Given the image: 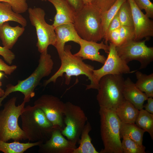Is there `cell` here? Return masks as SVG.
<instances>
[{"instance_id": "1", "label": "cell", "mask_w": 153, "mask_h": 153, "mask_svg": "<svg viewBox=\"0 0 153 153\" xmlns=\"http://www.w3.org/2000/svg\"><path fill=\"white\" fill-rule=\"evenodd\" d=\"M20 116L22 129L29 142L44 143L56 128L42 110L34 105L24 107Z\"/></svg>"}, {"instance_id": "2", "label": "cell", "mask_w": 153, "mask_h": 153, "mask_svg": "<svg viewBox=\"0 0 153 153\" xmlns=\"http://www.w3.org/2000/svg\"><path fill=\"white\" fill-rule=\"evenodd\" d=\"M71 48L70 45L65 46L64 52L59 57L61 60L60 67L53 75L44 81V86H46L51 82L55 83L58 78L62 77L63 74L65 73V84L66 85L69 84L72 76L85 75L90 81V84L86 86V90L94 89L93 76L94 67L84 63L81 57L73 54L71 52Z\"/></svg>"}, {"instance_id": "3", "label": "cell", "mask_w": 153, "mask_h": 153, "mask_svg": "<svg viewBox=\"0 0 153 153\" xmlns=\"http://www.w3.org/2000/svg\"><path fill=\"white\" fill-rule=\"evenodd\" d=\"M39 64L34 71L28 77L23 80L18 81L14 85L9 84L6 86L3 96L0 98V104L10 94L20 92L24 95V101L28 102L35 95L34 90L43 78L48 76L53 69L54 63L50 55L46 49L41 53Z\"/></svg>"}, {"instance_id": "4", "label": "cell", "mask_w": 153, "mask_h": 153, "mask_svg": "<svg viewBox=\"0 0 153 153\" xmlns=\"http://www.w3.org/2000/svg\"><path fill=\"white\" fill-rule=\"evenodd\" d=\"M73 24L79 36L84 40L96 42L104 38L101 12L91 3L75 12Z\"/></svg>"}, {"instance_id": "5", "label": "cell", "mask_w": 153, "mask_h": 153, "mask_svg": "<svg viewBox=\"0 0 153 153\" xmlns=\"http://www.w3.org/2000/svg\"><path fill=\"white\" fill-rule=\"evenodd\" d=\"M16 101V97L11 98L0 111V140L4 142H7L10 139L18 141L27 139L18 123V119L26 103L23 101L17 106Z\"/></svg>"}, {"instance_id": "6", "label": "cell", "mask_w": 153, "mask_h": 153, "mask_svg": "<svg viewBox=\"0 0 153 153\" xmlns=\"http://www.w3.org/2000/svg\"><path fill=\"white\" fill-rule=\"evenodd\" d=\"M100 132L104 148L100 153H123L120 129L121 122L114 111L100 107Z\"/></svg>"}, {"instance_id": "7", "label": "cell", "mask_w": 153, "mask_h": 153, "mask_svg": "<svg viewBox=\"0 0 153 153\" xmlns=\"http://www.w3.org/2000/svg\"><path fill=\"white\" fill-rule=\"evenodd\" d=\"M124 80L122 75H108L101 78L96 97L100 107L114 111L125 100L123 94Z\"/></svg>"}, {"instance_id": "8", "label": "cell", "mask_w": 153, "mask_h": 153, "mask_svg": "<svg viewBox=\"0 0 153 153\" xmlns=\"http://www.w3.org/2000/svg\"><path fill=\"white\" fill-rule=\"evenodd\" d=\"M63 114L65 127L61 131L62 135L76 145L88 119L84 111L79 106L70 102L65 103Z\"/></svg>"}, {"instance_id": "9", "label": "cell", "mask_w": 153, "mask_h": 153, "mask_svg": "<svg viewBox=\"0 0 153 153\" xmlns=\"http://www.w3.org/2000/svg\"><path fill=\"white\" fill-rule=\"evenodd\" d=\"M28 11L30 22L36 29L37 39L36 46L41 53L47 49L49 45L54 46L56 39L55 27L46 22L45 12L42 8H29Z\"/></svg>"}, {"instance_id": "10", "label": "cell", "mask_w": 153, "mask_h": 153, "mask_svg": "<svg viewBox=\"0 0 153 153\" xmlns=\"http://www.w3.org/2000/svg\"><path fill=\"white\" fill-rule=\"evenodd\" d=\"M146 41L131 40L116 46L118 56L127 64L135 60L140 63L139 69L145 68L153 60V47L147 46Z\"/></svg>"}, {"instance_id": "11", "label": "cell", "mask_w": 153, "mask_h": 153, "mask_svg": "<svg viewBox=\"0 0 153 153\" xmlns=\"http://www.w3.org/2000/svg\"><path fill=\"white\" fill-rule=\"evenodd\" d=\"M109 46L108 55L103 65L100 68L93 71L95 89L98 90L99 81L104 76L110 74L122 75L136 71H131L128 64L118 56L115 45L109 42Z\"/></svg>"}, {"instance_id": "12", "label": "cell", "mask_w": 153, "mask_h": 153, "mask_svg": "<svg viewBox=\"0 0 153 153\" xmlns=\"http://www.w3.org/2000/svg\"><path fill=\"white\" fill-rule=\"evenodd\" d=\"M34 105L42 110L55 128L61 131L64 126L63 116L65 103L56 96L44 94L35 101Z\"/></svg>"}, {"instance_id": "13", "label": "cell", "mask_w": 153, "mask_h": 153, "mask_svg": "<svg viewBox=\"0 0 153 153\" xmlns=\"http://www.w3.org/2000/svg\"><path fill=\"white\" fill-rule=\"evenodd\" d=\"M131 8L135 37L134 40L145 38L147 41L153 36V21L139 8L134 0H127Z\"/></svg>"}, {"instance_id": "14", "label": "cell", "mask_w": 153, "mask_h": 153, "mask_svg": "<svg viewBox=\"0 0 153 153\" xmlns=\"http://www.w3.org/2000/svg\"><path fill=\"white\" fill-rule=\"evenodd\" d=\"M39 146V152L42 153H72L76 148L64 137L58 128L54 129L48 139Z\"/></svg>"}, {"instance_id": "15", "label": "cell", "mask_w": 153, "mask_h": 153, "mask_svg": "<svg viewBox=\"0 0 153 153\" xmlns=\"http://www.w3.org/2000/svg\"><path fill=\"white\" fill-rule=\"evenodd\" d=\"M79 44L80 46L79 51L74 55L81 57L83 60H89L95 61L102 64L105 63L106 58L99 52L100 50H103L108 54L109 46L103 41L100 43L89 41L81 39Z\"/></svg>"}, {"instance_id": "16", "label": "cell", "mask_w": 153, "mask_h": 153, "mask_svg": "<svg viewBox=\"0 0 153 153\" xmlns=\"http://www.w3.org/2000/svg\"><path fill=\"white\" fill-rule=\"evenodd\" d=\"M56 39L54 46L56 49L59 57L64 51L65 44L70 41L78 44L81 39L77 33L73 23L62 24L55 28Z\"/></svg>"}, {"instance_id": "17", "label": "cell", "mask_w": 153, "mask_h": 153, "mask_svg": "<svg viewBox=\"0 0 153 153\" xmlns=\"http://www.w3.org/2000/svg\"><path fill=\"white\" fill-rule=\"evenodd\" d=\"M54 7L56 14L52 24L55 28L69 23H73L75 11L66 0H48Z\"/></svg>"}, {"instance_id": "18", "label": "cell", "mask_w": 153, "mask_h": 153, "mask_svg": "<svg viewBox=\"0 0 153 153\" xmlns=\"http://www.w3.org/2000/svg\"><path fill=\"white\" fill-rule=\"evenodd\" d=\"M123 94L125 100L131 103L139 110L143 108L144 102L148 98L137 88L129 77L124 80Z\"/></svg>"}, {"instance_id": "19", "label": "cell", "mask_w": 153, "mask_h": 153, "mask_svg": "<svg viewBox=\"0 0 153 153\" xmlns=\"http://www.w3.org/2000/svg\"><path fill=\"white\" fill-rule=\"evenodd\" d=\"M25 30L24 27L18 25L12 27L8 22L3 23L0 26V39L3 46L11 49Z\"/></svg>"}, {"instance_id": "20", "label": "cell", "mask_w": 153, "mask_h": 153, "mask_svg": "<svg viewBox=\"0 0 153 153\" xmlns=\"http://www.w3.org/2000/svg\"><path fill=\"white\" fill-rule=\"evenodd\" d=\"M122 122L135 123L139 110L129 101L125 100L114 111Z\"/></svg>"}, {"instance_id": "21", "label": "cell", "mask_w": 153, "mask_h": 153, "mask_svg": "<svg viewBox=\"0 0 153 153\" xmlns=\"http://www.w3.org/2000/svg\"><path fill=\"white\" fill-rule=\"evenodd\" d=\"M9 21L17 22L24 27L27 25L26 19L20 14L14 12L10 4L0 2V26L4 23Z\"/></svg>"}, {"instance_id": "22", "label": "cell", "mask_w": 153, "mask_h": 153, "mask_svg": "<svg viewBox=\"0 0 153 153\" xmlns=\"http://www.w3.org/2000/svg\"><path fill=\"white\" fill-rule=\"evenodd\" d=\"M92 129L90 123L87 121L82 132L78 141L79 146L72 153H99L91 143L89 133Z\"/></svg>"}, {"instance_id": "23", "label": "cell", "mask_w": 153, "mask_h": 153, "mask_svg": "<svg viewBox=\"0 0 153 153\" xmlns=\"http://www.w3.org/2000/svg\"><path fill=\"white\" fill-rule=\"evenodd\" d=\"M145 131L134 123H124L121 122L120 129L121 138L127 136L138 144L142 145L143 136Z\"/></svg>"}, {"instance_id": "24", "label": "cell", "mask_w": 153, "mask_h": 153, "mask_svg": "<svg viewBox=\"0 0 153 153\" xmlns=\"http://www.w3.org/2000/svg\"><path fill=\"white\" fill-rule=\"evenodd\" d=\"M42 143L38 141L22 143L18 141L7 143L0 140V151L4 153H23L28 149L39 146Z\"/></svg>"}, {"instance_id": "25", "label": "cell", "mask_w": 153, "mask_h": 153, "mask_svg": "<svg viewBox=\"0 0 153 153\" xmlns=\"http://www.w3.org/2000/svg\"><path fill=\"white\" fill-rule=\"evenodd\" d=\"M136 86L148 97H153V73L147 75L139 71L135 72Z\"/></svg>"}, {"instance_id": "26", "label": "cell", "mask_w": 153, "mask_h": 153, "mask_svg": "<svg viewBox=\"0 0 153 153\" xmlns=\"http://www.w3.org/2000/svg\"><path fill=\"white\" fill-rule=\"evenodd\" d=\"M137 126L148 132L153 139V114L142 109L139 111L135 121Z\"/></svg>"}, {"instance_id": "27", "label": "cell", "mask_w": 153, "mask_h": 153, "mask_svg": "<svg viewBox=\"0 0 153 153\" xmlns=\"http://www.w3.org/2000/svg\"><path fill=\"white\" fill-rule=\"evenodd\" d=\"M126 0H117L107 11L101 13L102 24L104 33V37L106 33L110 22L118 13L121 5Z\"/></svg>"}, {"instance_id": "28", "label": "cell", "mask_w": 153, "mask_h": 153, "mask_svg": "<svg viewBox=\"0 0 153 153\" xmlns=\"http://www.w3.org/2000/svg\"><path fill=\"white\" fill-rule=\"evenodd\" d=\"M118 14L121 26H133L132 13L127 0L121 5L118 11Z\"/></svg>"}, {"instance_id": "29", "label": "cell", "mask_w": 153, "mask_h": 153, "mask_svg": "<svg viewBox=\"0 0 153 153\" xmlns=\"http://www.w3.org/2000/svg\"><path fill=\"white\" fill-rule=\"evenodd\" d=\"M121 142L123 153H145V147L140 145L127 136L122 137Z\"/></svg>"}, {"instance_id": "30", "label": "cell", "mask_w": 153, "mask_h": 153, "mask_svg": "<svg viewBox=\"0 0 153 153\" xmlns=\"http://www.w3.org/2000/svg\"><path fill=\"white\" fill-rule=\"evenodd\" d=\"M119 32L121 44L126 42L134 40L135 34L133 26H121L119 28Z\"/></svg>"}, {"instance_id": "31", "label": "cell", "mask_w": 153, "mask_h": 153, "mask_svg": "<svg viewBox=\"0 0 153 153\" xmlns=\"http://www.w3.org/2000/svg\"><path fill=\"white\" fill-rule=\"evenodd\" d=\"M0 2L9 3L13 11L19 14L25 12L28 8L26 0H0Z\"/></svg>"}, {"instance_id": "32", "label": "cell", "mask_w": 153, "mask_h": 153, "mask_svg": "<svg viewBox=\"0 0 153 153\" xmlns=\"http://www.w3.org/2000/svg\"><path fill=\"white\" fill-rule=\"evenodd\" d=\"M139 9L144 10L145 14L150 18H153V4L150 0H134Z\"/></svg>"}, {"instance_id": "33", "label": "cell", "mask_w": 153, "mask_h": 153, "mask_svg": "<svg viewBox=\"0 0 153 153\" xmlns=\"http://www.w3.org/2000/svg\"><path fill=\"white\" fill-rule=\"evenodd\" d=\"M117 0H92L91 3L95 6L101 13L109 9Z\"/></svg>"}, {"instance_id": "34", "label": "cell", "mask_w": 153, "mask_h": 153, "mask_svg": "<svg viewBox=\"0 0 153 153\" xmlns=\"http://www.w3.org/2000/svg\"><path fill=\"white\" fill-rule=\"evenodd\" d=\"M105 44H108L109 41L118 46L121 44V42L120 36L119 29H117L109 33L107 35L106 38L104 40Z\"/></svg>"}, {"instance_id": "35", "label": "cell", "mask_w": 153, "mask_h": 153, "mask_svg": "<svg viewBox=\"0 0 153 153\" xmlns=\"http://www.w3.org/2000/svg\"><path fill=\"white\" fill-rule=\"evenodd\" d=\"M0 55L3 57L5 60L9 65L12 63L15 57L14 53L10 49L4 46H0Z\"/></svg>"}, {"instance_id": "36", "label": "cell", "mask_w": 153, "mask_h": 153, "mask_svg": "<svg viewBox=\"0 0 153 153\" xmlns=\"http://www.w3.org/2000/svg\"><path fill=\"white\" fill-rule=\"evenodd\" d=\"M121 26L118 12L109 25L106 33L103 38L104 40L106 38L107 35L109 33L114 30L119 29Z\"/></svg>"}, {"instance_id": "37", "label": "cell", "mask_w": 153, "mask_h": 153, "mask_svg": "<svg viewBox=\"0 0 153 153\" xmlns=\"http://www.w3.org/2000/svg\"><path fill=\"white\" fill-rule=\"evenodd\" d=\"M17 66L15 65H9L0 58V71L4 72L7 75H10L17 69Z\"/></svg>"}, {"instance_id": "38", "label": "cell", "mask_w": 153, "mask_h": 153, "mask_svg": "<svg viewBox=\"0 0 153 153\" xmlns=\"http://www.w3.org/2000/svg\"><path fill=\"white\" fill-rule=\"evenodd\" d=\"M75 12L80 10L84 5L82 0H66Z\"/></svg>"}, {"instance_id": "39", "label": "cell", "mask_w": 153, "mask_h": 153, "mask_svg": "<svg viewBox=\"0 0 153 153\" xmlns=\"http://www.w3.org/2000/svg\"><path fill=\"white\" fill-rule=\"evenodd\" d=\"M147 103L144 105L143 108L148 112L153 114V99L152 97H149L147 100Z\"/></svg>"}, {"instance_id": "40", "label": "cell", "mask_w": 153, "mask_h": 153, "mask_svg": "<svg viewBox=\"0 0 153 153\" xmlns=\"http://www.w3.org/2000/svg\"><path fill=\"white\" fill-rule=\"evenodd\" d=\"M84 5L91 3L92 0H82Z\"/></svg>"}, {"instance_id": "41", "label": "cell", "mask_w": 153, "mask_h": 153, "mask_svg": "<svg viewBox=\"0 0 153 153\" xmlns=\"http://www.w3.org/2000/svg\"><path fill=\"white\" fill-rule=\"evenodd\" d=\"M5 91L0 88V98L3 96L4 94Z\"/></svg>"}, {"instance_id": "42", "label": "cell", "mask_w": 153, "mask_h": 153, "mask_svg": "<svg viewBox=\"0 0 153 153\" xmlns=\"http://www.w3.org/2000/svg\"><path fill=\"white\" fill-rule=\"evenodd\" d=\"M3 75L4 74L2 72L0 71V79L2 77Z\"/></svg>"}, {"instance_id": "43", "label": "cell", "mask_w": 153, "mask_h": 153, "mask_svg": "<svg viewBox=\"0 0 153 153\" xmlns=\"http://www.w3.org/2000/svg\"><path fill=\"white\" fill-rule=\"evenodd\" d=\"M2 83L0 81V87L2 86Z\"/></svg>"}, {"instance_id": "44", "label": "cell", "mask_w": 153, "mask_h": 153, "mask_svg": "<svg viewBox=\"0 0 153 153\" xmlns=\"http://www.w3.org/2000/svg\"><path fill=\"white\" fill-rule=\"evenodd\" d=\"M41 1H46L47 0H41Z\"/></svg>"}, {"instance_id": "45", "label": "cell", "mask_w": 153, "mask_h": 153, "mask_svg": "<svg viewBox=\"0 0 153 153\" xmlns=\"http://www.w3.org/2000/svg\"><path fill=\"white\" fill-rule=\"evenodd\" d=\"M1 105L0 104V106Z\"/></svg>"}]
</instances>
